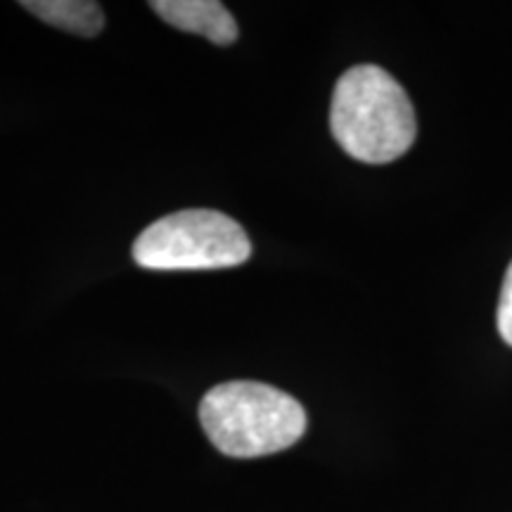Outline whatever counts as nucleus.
Masks as SVG:
<instances>
[{"label": "nucleus", "instance_id": "nucleus-1", "mask_svg": "<svg viewBox=\"0 0 512 512\" xmlns=\"http://www.w3.org/2000/svg\"><path fill=\"white\" fill-rule=\"evenodd\" d=\"M330 128L339 147L363 164L394 162L418 136L411 98L392 74L375 64H358L339 76Z\"/></svg>", "mask_w": 512, "mask_h": 512}, {"label": "nucleus", "instance_id": "nucleus-2", "mask_svg": "<svg viewBox=\"0 0 512 512\" xmlns=\"http://www.w3.org/2000/svg\"><path fill=\"white\" fill-rule=\"evenodd\" d=\"M200 422L223 456L261 458L285 451L306 432L302 403L261 382H223L204 394Z\"/></svg>", "mask_w": 512, "mask_h": 512}, {"label": "nucleus", "instance_id": "nucleus-3", "mask_svg": "<svg viewBox=\"0 0 512 512\" xmlns=\"http://www.w3.org/2000/svg\"><path fill=\"white\" fill-rule=\"evenodd\" d=\"M252 254L245 228L214 209L162 216L133 242V259L150 271H214L245 264Z\"/></svg>", "mask_w": 512, "mask_h": 512}, {"label": "nucleus", "instance_id": "nucleus-4", "mask_svg": "<svg viewBox=\"0 0 512 512\" xmlns=\"http://www.w3.org/2000/svg\"><path fill=\"white\" fill-rule=\"evenodd\" d=\"M150 8L171 27L204 36L216 46L238 41V24L226 5L216 0H152Z\"/></svg>", "mask_w": 512, "mask_h": 512}, {"label": "nucleus", "instance_id": "nucleus-5", "mask_svg": "<svg viewBox=\"0 0 512 512\" xmlns=\"http://www.w3.org/2000/svg\"><path fill=\"white\" fill-rule=\"evenodd\" d=\"M24 10L69 34L91 38L105 27V12L93 0H24Z\"/></svg>", "mask_w": 512, "mask_h": 512}, {"label": "nucleus", "instance_id": "nucleus-6", "mask_svg": "<svg viewBox=\"0 0 512 512\" xmlns=\"http://www.w3.org/2000/svg\"><path fill=\"white\" fill-rule=\"evenodd\" d=\"M498 332H501L503 342L512 347V264L505 271L501 299H498V313H496Z\"/></svg>", "mask_w": 512, "mask_h": 512}]
</instances>
